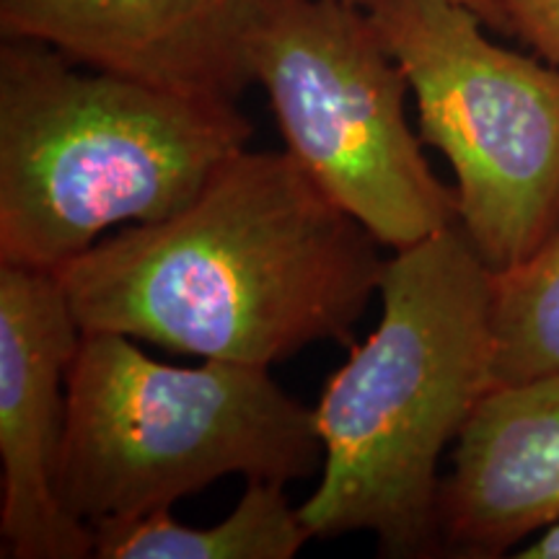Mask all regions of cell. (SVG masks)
<instances>
[{
    "label": "cell",
    "instance_id": "cell-5",
    "mask_svg": "<svg viewBox=\"0 0 559 559\" xmlns=\"http://www.w3.org/2000/svg\"><path fill=\"white\" fill-rule=\"evenodd\" d=\"M251 73L285 151L381 247L459 226L456 190L432 174L404 111L409 83L368 11L345 0H262Z\"/></svg>",
    "mask_w": 559,
    "mask_h": 559
},
{
    "label": "cell",
    "instance_id": "cell-3",
    "mask_svg": "<svg viewBox=\"0 0 559 559\" xmlns=\"http://www.w3.org/2000/svg\"><path fill=\"white\" fill-rule=\"evenodd\" d=\"M239 104L81 70L29 39L0 47V262L58 272L115 226L158 223L247 151Z\"/></svg>",
    "mask_w": 559,
    "mask_h": 559
},
{
    "label": "cell",
    "instance_id": "cell-12",
    "mask_svg": "<svg viewBox=\"0 0 559 559\" xmlns=\"http://www.w3.org/2000/svg\"><path fill=\"white\" fill-rule=\"evenodd\" d=\"M508 21V34H515L534 47L544 60L559 68V0H498Z\"/></svg>",
    "mask_w": 559,
    "mask_h": 559
},
{
    "label": "cell",
    "instance_id": "cell-10",
    "mask_svg": "<svg viewBox=\"0 0 559 559\" xmlns=\"http://www.w3.org/2000/svg\"><path fill=\"white\" fill-rule=\"evenodd\" d=\"M94 531L99 559H290L311 539L283 481L247 479L228 519L187 526L169 510L102 521Z\"/></svg>",
    "mask_w": 559,
    "mask_h": 559
},
{
    "label": "cell",
    "instance_id": "cell-2",
    "mask_svg": "<svg viewBox=\"0 0 559 559\" xmlns=\"http://www.w3.org/2000/svg\"><path fill=\"white\" fill-rule=\"evenodd\" d=\"M492 275L459 226L386 260L379 326L313 409L321 481L298 508L311 539L368 531L383 557L443 555L440 456L495 386Z\"/></svg>",
    "mask_w": 559,
    "mask_h": 559
},
{
    "label": "cell",
    "instance_id": "cell-7",
    "mask_svg": "<svg viewBox=\"0 0 559 559\" xmlns=\"http://www.w3.org/2000/svg\"><path fill=\"white\" fill-rule=\"evenodd\" d=\"M79 345L81 326L58 275L0 262L3 557H94V531L58 495L68 370Z\"/></svg>",
    "mask_w": 559,
    "mask_h": 559
},
{
    "label": "cell",
    "instance_id": "cell-6",
    "mask_svg": "<svg viewBox=\"0 0 559 559\" xmlns=\"http://www.w3.org/2000/svg\"><path fill=\"white\" fill-rule=\"evenodd\" d=\"M368 16L417 102L423 143L456 174L459 228L492 272L559 226V68L487 39L453 0H376Z\"/></svg>",
    "mask_w": 559,
    "mask_h": 559
},
{
    "label": "cell",
    "instance_id": "cell-14",
    "mask_svg": "<svg viewBox=\"0 0 559 559\" xmlns=\"http://www.w3.org/2000/svg\"><path fill=\"white\" fill-rule=\"evenodd\" d=\"M521 559H559V521L547 531H542L534 542H528L521 551H515Z\"/></svg>",
    "mask_w": 559,
    "mask_h": 559
},
{
    "label": "cell",
    "instance_id": "cell-9",
    "mask_svg": "<svg viewBox=\"0 0 559 559\" xmlns=\"http://www.w3.org/2000/svg\"><path fill=\"white\" fill-rule=\"evenodd\" d=\"M443 555L500 557L559 521V370L495 383L440 479Z\"/></svg>",
    "mask_w": 559,
    "mask_h": 559
},
{
    "label": "cell",
    "instance_id": "cell-4",
    "mask_svg": "<svg viewBox=\"0 0 559 559\" xmlns=\"http://www.w3.org/2000/svg\"><path fill=\"white\" fill-rule=\"evenodd\" d=\"M111 332H81L68 370L58 495L88 526L171 510L230 474L288 485L319 466L317 415L249 362L164 366Z\"/></svg>",
    "mask_w": 559,
    "mask_h": 559
},
{
    "label": "cell",
    "instance_id": "cell-11",
    "mask_svg": "<svg viewBox=\"0 0 559 559\" xmlns=\"http://www.w3.org/2000/svg\"><path fill=\"white\" fill-rule=\"evenodd\" d=\"M495 383L559 370V226L526 262L492 275Z\"/></svg>",
    "mask_w": 559,
    "mask_h": 559
},
{
    "label": "cell",
    "instance_id": "cell-13",
    "mask_svg": "<svg viewBox=\"0 0 559 559\" xmlns=\"http://www.w3.org/2000/svg\"><path fill=\"white\" fill-rule=\"evenodd\" d=\"M345 3L368 9V5H373L376 0H345ZM453 3H461V5H466V9H472L481 21H485L489 29L508 32V21H506V16H502V9H500L498 0H453Z\"/></svg>",
    "mask_w": 559,
    "mask_h": 559
},
{
    "label": "cell",
    "instance_id": "cell-1",
    "mask_svg": "<svg viewBox=\"0 0 559 559\" xmlns=\"http://www.w3.org/2000/svg\"><path fill=\"white\" fill-rule=\"evenodd\" d=\"M288 151L228 158L190 205L55 272L81 332L270 368L349 342L386 260Z\"/></svg>",
    "mask_w": 559,
    "mask_h": 559
},
{
    "label": "cell",
    "instance_id": "cell-8",
    "mask_svg": "<svg viewBox=\"0 0 559 559\" xmlns=\"http://www.w3.org/2000/svg\"><path fill=\"white\" fill-rule=\"evenodd\" d=\"M260 11L262 0H0V32L169 94L239 104Z\"/></svg>",
    "mask_w": 559,
    "mask_h": 559
}]
</instances>
